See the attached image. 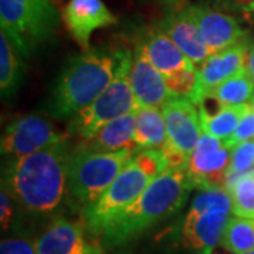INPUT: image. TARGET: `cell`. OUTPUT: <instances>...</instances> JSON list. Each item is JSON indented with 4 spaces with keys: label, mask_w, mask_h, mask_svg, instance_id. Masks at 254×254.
Here are the masks:
<instances>
[{
    "label": "cell",
    "mask_w": 254,
    "mask_h": 254,
    "mask_svg": "<svg viewBox=\"0 0 254 254\" xmlns=\"http://www.w3.org/2000/svg\"><path fill=\"white\" fill-rule=\"evenodd\" d=\"M133 161L144 171L151 180L168 170V164L161 150H141L133 155Z\"/></svg>",
    "instance_id": "27"
},
{
    "label": "cell",
    "mask_w": 254,
    "mask_h": 254,
    "mask_svg": "<svg viewBox=\"0 0 254 254\" xmlns=\"http://www.w3.org/2000/svg\"><path fill=\"white\" fill-rule=\"evenodd\" d=\"M246 69L249 71L250 76L254 81V47L249 51V57H247V64H246Z\"/></svg>",
    "instance_id": "33"
},
{
    "label": "cell",
    "mask_w": 254,
    "mask_h": 254,
    "mask_svg": "<svg viewBox=\"0 0 254 254\" xmlns=\"http://www.w3.org/2000/svg\"><path fill=\"white\" fill-rule=\"evenodd\" d=\"M247 254H254V250H253V252H250V253H247Z\"/></svg>",
    "instance_id": "36"
},
{
    "label": "cell",
    "mask_w": 254,
    "mask_h": 254,
    "mask_svg": "<svg viewBox=\"0 0 254 254\" xmlns=\"http://www.w3.org/2000/svg\"><path fill=\"white\" fill-rule=\"evenodd\" d=\"M233 213V200L226 187L202 190L195 196L182 225V240L190 250L212 254Z\"/></svg>",
    "instance_id": "6"
},
{
    "label": "cell",
    "mask_w": 254,
    "mask_h": 254,
    "mask_svg": "<svg viewBox=\"0 0 254 254\" xmlns=\"http://www.w3.org/2000/svg\"><path fill=\"white\" fill-rule=\"evenodd\" d=\"M247 106L249 103L239 106H222L213 115L200 112V123L203 133L218 137L223 141L229 140L236 131L240 120L247 110Z\"/></svg>",
    "instance_id": "23"
},
{
    "label": "cell",
    "mask_w": 254,
    "mask_h": 254,
    "mask_svg": "<svg viewBox=\"0 0 254 254\" xmlns=\"http://www.w3.org/2000/svg\"><path fill=\"white\" fill-rule=\"evenodd\" d=\"M163 31L195 65H200L209 57L202 31L190 7L175 10L173 16L164 23Z\"/></svg>",
    "instance_id": "17"
},
{
    "label": "cell",
    "mask_w": 254,
    "mask_h": 254,
    "mask_svg": "<svg viewBox=\"0 0 254 254\" xmlns=\"http://www.w3.org/2000/svg\"><path fill=\"white\" fill-rule=\"evenodd\" d=\"M190 9L202 31L209 55L243 41L245 31L233 16L208 6H190Z\"/></svg>",
    "instance_id": "14"
},
{
    "label": "cell",
    "mask_w": 254,
    "mask_h": 254,
    "mask_svg": "<svg viewBox=\"0 0 254 254\" xmlns=\"http://www.w3.org/2000/svg\"><path fill=\"white\" fill-rule=\"evenodd\" d=\"M151 181L153 180L131 158L99 199L83 210L88 229L92 233L102 235L110 222L133 203Z\"/></svg>",
    "instance_id": "7"
},
{
    "label": "cell",
    "mask_w": 254,
    "mask_h": 254,
    "mask_svg": "<svg viewBox=\"0 0 254 254\" xmlns=\"http://www.w3.org/2000/svg\"><path fill=\"white\" fill-rule=\"evenodd\" d=\"M134 155L133 150L92 151L79 148L68 163V195L83 210L93 205Z\"/></svg>",
    "instance_id": "5"
},
{
    "label": "cell",
    "mask_w": 254,
    "mask_h": 254,
    "mask_svg": "<svg viewBox=\"0 0 254 254\" xmlns=\"http://www.w3.org/2000/svg\"><path fill=\"white\" fill-rule=\"evenodd\" d=\"M226 188L233 200V215L254 219V171L237 178Z\"/></svg>",
    "instance_id": "25"
},
{
    "label": "cell",
    "mask_w": 254,
    "mask_h": 254,
    "mask_svg": "<svg viewBox=\"0 0 254 254\" xmlns=\"http://www.w3.org/2000/svg\"><path fill=\"white\" fill-rule=\"evenodd\" d=\"M68 140L50 145L34 154L11 158L1 185L14 202L31 215H51L68 193Z\"/></svg>",
    "instance_id": "1"
},
{
    "label": "cell",
    "mask_w": 254,
    "mask_h": 254,
    "mask_svg": "<svg viewBox=\"0 0 254 254\" xmlns=\"http://www.w3.org/2000/svg\"><path fill=\"white\" fill-rule=\"evenodd\" d=\"M0 254H37L34 239L28 237H9L0 243Z\"/></svg>",
    "instance_id": "29"
},
{
    "label": "cell",
    "mask_w": 254,
    "mask_h": 254,
    "mask_svg": "<svg viewBox=\"0 0 254 254\" xmlns=\"http://www.w3.org/2000/svg\"><path fill=\"white\" fill-rule=\"evenodd\" d=\"M254 171V140L232 147L230 167L227 173L226 187L237 178Z\"/></svg>",
    "instance_id": "26"
},
{
    "label": "cell",
    "mask_w": 254,
    "mask_h": 254,
    "mask_svg": "<svg viewBox=\"0 0 254 254\" xmlns=\"http://www.w3.org/2000/svg\"><path fill=\"white\" fill-rule=\"evenodd\" d=\"M66 138L47 119L27 115L11 122L1 136V155L21 158L41 151Z\"/></svg>",
    "instance_id": "10"
},
{
    "label": "cell",
    "mask_w": 254,
    "mask_h": 254,
    "mask_svg": "<svg viewBox=\"0 0 254 254\" xmlns=\"http://www.w3.org/2000/svg\"><path fill=\"white\" fill-rule=\"evenodd\" d=\"M134 141L140 150H161L168 141L161 108L138 106L136 116Z\"/></svg>",
    "instance_id": "20"
},
{
    "label": "cell",
    "mask_w": 254,
    "mask_h": 254,
    "mask_svg": "<svg viewBox=\"0 0 254 254\" xmlns=\"http://www.w3.org/2000/svg\"><path fill=\"white\" fill-rule=\"evenodd\" d=\"M167 4H170V6H173L175 10H181L185 9V4H187V1L188 0H164Z\"/></svg>",
    "instance_id": "34"
},
{
    "label": "cell",
    "mask_w": 254,
    "mask_h": 254,
    "mask_svg": "<svg viewBox=\"0 0 254 254\" xmlns=\"http://www.w3.org/2000/svg\"><path fill=\"white\" fill-rule=\"evenodd\" d=\"M219 9L242 14L246 18H254V0H210Z\"/></svg>",
    "instance_id": "31"
},
{
    "label": "cell",
    "mask_w": 254,
    "mask_h": 254,
    "mask_svg": "<svg viewBox=\"0 0 254 254\" xmlns=\"http://www.w3.org/2000/svg\"><path fill=\"white\" fill-rule=\"evenodd\" d=\"M136 116L137 108L126 113L113 122L103 126L96 136L88 140L86 145L82 148L92 151H119V150H133L138 151L134 141L136 131Z\"/></svg>",
    "instance_id": "19"
},
{
    "label": "cell",
    "mask_w": 254,
    "mask_h": 254,
    "mask_svg": "<svg viewBox=\"0 0 254 254\" xmlns=\"http://www.w3.org/2000/svg\"><path fill=\"white\" fill-rule=\"evenodd\" d=\"M220 246L232 254H247L254 250V219L232 216L220 240Z\"/></svg>",
    "instance_id": "24"
},
{
    "label": "cell",
    "mask_w": 254,
    "mask_h": 254,
    "mask_svg": "<svg viewBox=\"0 0 254 254\" xmlns=\"http://www.w3.org/2000/svg\"><path fill=\"white\" fill-rule=\"evenodd\" d=\"M168 143L190 158L203 133L199 108L188 96H173L163 108Z\"/></svg>",
    "instance_id": "12"
},
{
    "label": "cell",
    "mask_w": 254,
    "mask_h": 254,
    "mask_svg": "<svg viewBox=\"0 0 254 254\" xmlns=\"http://www.w3.org/2000/svg\"><path fill=\"white\" fill-rule=\"evenodd\" d=\"M21 54L4 31L0 33V89L3 98L17 91L21 81Z\"/></svg>",
    "instance_id": "22"
},
{
    "label": "cell",
    "mask_w": 254,
    "mask_h": 254,
    "mask_svg": "<svg viewBox=\"0 0 254 254\" xmlns=\"http://www.w3.org/2000/svg\"><path fill=\"white\" fill-rule=\"evenodd\" d=\"M216 102L219 106H239L254 103V81L247 69H243L230 79L219 85L206 98Z\"/></svg>",
    "instance_id": "21"
},
{
    "label": "cell",
    "mask_w": 254,
    "mask_h": 254,
    "mask_svg": "<svg viewBox=\"0 0 254 254\" xmlns=\"http://www.w3.org/2000/svg\"><path fill=\"white\" fill-rule=\"evenodd\" d=\"M212 254H232V253H222V252H213Z\"/></svg>",
    "instance_id": "35"
},
{
    "label": "cell",
    "mask_w": 254,
    "mask_h": 254,
    "mask_svg": "<svg viewBox=\"0 0 254 254\" xmlns=\"http://www.w3.org/2000/svg\"><path fill=\"white\" fill-rule=\"evenodd\" d=\"M115 60L116 69L110 85L88 108L71 118L68 125L69 134H75L88 141L96 136L102 127L140 106L130 83L133 54L120 50L115 54Z\"/></svg>",
    "instance_id": "4"
},
{
    "label": "cell",
    "mask_w": 254,
    "mask_h": 254,
    "mask_svg": "<svg viewBox=\"0 0 254 254\" xmlns=\"http://www.w3.org/2000/svg\"><path fill=\"white\" fill-rule=\"evenodd\" d=\"M23 4L37 13L40 17H43L46 21H48L51 26L58 24V11L53 4V0H18Z\"/></svg>",
    "instance_id": "30"
},
{
    "label": "cell",
    "mask_w": 254,
    "mask_h": 254,
    "mask_svg": "<svg viewBox=\"0 0 254 254\" xmlns=\"http://www.w3.org/2000/svg\"><path fill=\"white\" fill-rule=\"evenodd\" d=\"M232 148L218 137L202 133L190 157L187 177L190 188L209 190L226 184Z\"/></svg>",
    "instance_id": "9"
},
{
    "label": "cell",
    "mask_w": 254,
    "mask_h": 254,
    "mask_svg": "<svg viewBox=\"0 0 254 254\" xmlns=\"http://www.w3.org/2000/svg\"><path fill=\"white\" fill-rule=\"evenodd\" d=\"M247 57L249 50L243 41L220 53L209 55L196 68V82L190 99L199 106L219 85L245 69Z\"/></svg>",
    "instance_id": "11"
},
{
    "label": "cell",
    "mask_w": 254,
    "mask_h": 254,
    "mask_svg": "<svg viewBox=\"0 0 254 254\" xmlns=\"http://www.w3.org/2000/svg\"><path fill=\"white\" fill-rule=\"evenodd\" d=\"M115 55L86 51L65 64L55 82L50 113L55 119H71L88 108L110 85L115 76Z\"/></svg>",
    "instance_id": "3"
},
{
    "label": "cell",
    "mask_w": 254,
    "mask_h": 254,
    "mask_svg": "<svg viewBox=\"0 0 254 254\" xmlns=\"http://www.w3.org/2000/svg\"><path fill=\"white\" fill-rule=\"evenodd\" d=\"M250 140H254V103H249L247 110L240 120L236 131L229 140L225 141V144L232 148L233 145L250 141Z\"/></svg>",
    "instance_id": "28"
},
{
    "label": "cell",
    "mask_w": 254,
    "mask_h": 254,
    "mask_svg": "<svg viewBox=\"0 0 254 254\" xmlns=\"http://www.w3.org/2000/svg\"><path fill=\"white\" fill-rule=\"evenodd\" d=\"M148 60L155 68L163 73L164 78L173 76L175 73L196 68L187 55L180 50L164 31H157L141 44Z\"/></svg>",
    "instance_id": "18"
},
{
    "label": "cell",
    "mask_w": 254,
    "mask_h": 254,
    "mask_svg": "<svg viewBox=\"0 0 254 254\" xmlns=\"http://www.w3.org/2000/svg\"><path fill=\"white\" fill-rule=\"evenodd\" d=\"M13 196L10 192L6 190V187L1 185V192H0V223H1V230H7L13 219Z\"/></svg>",
    "instance_id": "32"
},
{
    "label": "cell",
    "mask_w": 254,
    "mask_h": 254,
    "mask_svg": "<svg viewBox=\"0 0 254 254\" xmlns=\"http://www.w3.org/2000/svg\"><path fill=\"white\" fill-rule=\"evenodd\" d=\"M63 21L73 40L86 51L92 33L116 24L118 18L102 0H69L63 10Z\"/></svg>",
    "instance_id": "13"
},
{
    "label": "cell",
    "mask_w": 254,
    "mask_h": 254,
    "mask_svg": "<svg viewBox=\"0 0 254 254\" xmlns=\"http://www.w3.org/2000/svg\"><path fill=\"white\" fill-rule=\"evenodd\" d=\"M1 31L6 33L23 58H27L36 47L47 41L54 26L18 0H0Z\"/></svg>",
    "instance_id": "8"
},
{
    "label": "cell",
    "mask_w": 254,
    "mask_h": 254,
    "mask_svg": "<svg viewBox=\"0 0 254 254\" xmlns=\"http://www.w3.org/2000/svg\"><path fill=\"white\" fill-rule=\"evenodd\" d=\"M130 83L140 106L163 108L173 98L171 92L165 85L163 73L148 60L141 46L137 47L136 53L133 54Z\"/></svg>",
    "instance_id": "16"
},
{
    "label": "cell",
    "mask_w": 254,
    "mask_h": 254,
    "mask_svg": "<svg viewBox=\"0 0 254 254\" xmlns=\"http://www.w3.org/2000/svg\"><path fill=\"white\" fill-rule=\"evenodd\" d=\"M190 190L187 168H168L102 232L105 246H119L138 236L181 208Z\"/></svg>",
    "instance_id": "2"
},
{
    "label": "cell",
    "mask_w": 254,
    "mask_h": 254,
    "mask_svg": "<svg viewBox=\"0 0 254 254\" xmlns=\"http://www.w3.org/2000/svg\"><path fill=\"white\" fill-rule=\"evenodd\" d=\"M37 254H103L99 245L85 239L81 225L55 219L36 239Z\"/></svg>",
    "instance_id": "15"
}]
</instances>
